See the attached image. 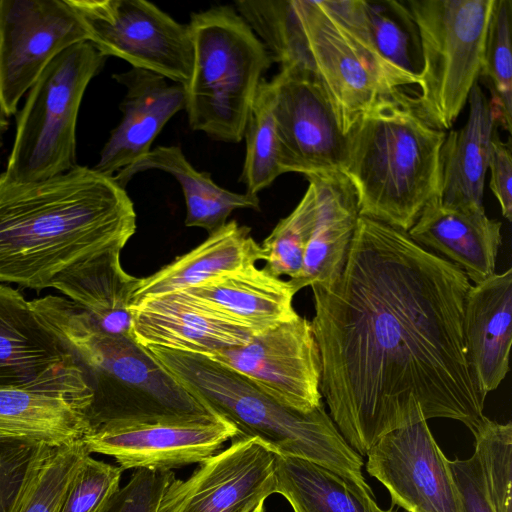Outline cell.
Listing matches in <instances>:
<instances>
[{"mask_svg": "<svg viewBox=\"0 0 512 512\" xmlns=\"http://www.w3.org/2000/svg\"><path fill=\"white\" fill-rule=\"evenodd\" d=\"M470 286L407 232L364 216L338 280L310 286L321 395L359 455L421 420H456L472 434L483 422L486 395L463 336Z\"/></svg>", "mask_w": 512, "mask_h": 512, "instance_id": "cell-1", "label": "cell"}, {"mask_svg": "<svg viewBox=\"0 0 512 512\" xmlns=\"http://www.w3.org/2000/svg\"><path fill=\"white\" fill-rule=\"evenodd\" d=\"M136 231L134 204L113 177L76 165L33 182L0 177V283L36 290Z\"/></svg>", "mask_w": 512, "mask_h": 512, "instance_id": "cell-2", "label": "cell"}, {"mask_svg": "<svg viewBox=\"0 0 512 512\" xmlns=\"http://www.w3.org/2000/svg\"><path fill=\"white\" fill-rule=\"evenodd\" d=\"M446 133L402 91L380 98L345 134L342 173L360 216L405 232L439 197L440 154Z\"/></svg>", "mask_w": 512, "mask_h": 512, "instance_id": "cell-3", "label": "cell"}, {"mask_svg": "<svg viewBox=\"0 0 512 512\" xmlns=\"http://www.w3.org/2000/svg\"><path fill=\"white\" fill-rule=\"evenodd\" d=\"M30 302L84 370L92 391L85 412L91 431L112 423L221 417L133 338L103 331L71 300L46 295Z\"/></svg>", "mask_w": 512, "mask_h": 512, "instance_id": "cell-4", "label": "cell"}, {"mask_svg": "<svg viewBox=\"0 0 512 512\" xmlns=\"http://www.w3.org/2000/svg\"><path fill=\"white\" fill-rule=\"evenodd\" d=\"M145 349L211 410L231 422L238 430L236 437H256L276 455L314 462L371 490L362 474V456L344 439L323 403L300 412L205 355Z\"/></svg>", "mask_w": 512, "mask_h": 512, "instance_id": "cell-5", "label": "cell"}, {"mask_svg": "<svg viewBox=\"0 0 512 512\" xmlns=\"http://www.w3.org/2000/svg\"><path fill=\"white\" fill-rule=\"evenodd\" d=\"M188 26L193 47L192 73L184 87L189 125L215 140L239 143L273 61L232 7L192 14Z\"/></svg>", "mask_w": 512, "mask_h": 512, "instance_id": "cell-6", "label": "cell"}, {"mask_svg": "<svg viewBox=\"0 0 512 512\" xmlns=\"http://www.w3.org/2000/svg\"><path fill=\"white\" fill-rule=\"evenodd\" d=\"M301 25L308 69L322 85L345 135L380 98L407 86L376 53L361 0H292Z\"/></svg>", "mask_w": 512, "mask_h": 512, "instance_id": "cell-7", "label": "cell"}, {"mask_svg": "<svg viewBox=\"0 0 512 512\" xmlns=\"http://www.w3.org/2000/svg\"><path fill=\"white\" fill-rule=\"evenodd\" d=\"M105 61L106 57L86 41L67 48L46 67L16 113L13 145L1 178L39 181L78 165L79 109L88 84Z\"/></svg>", "mask_w": 512, "mask_h": 512, "instance_id": "cell-8", "label": "cell"}, {"mask_svg": "<svg viewBox=\"0 0 512 512\" xmlns=\"http://www.w3.org/2000/svg\"><path fill=\"white\" fill-rule=\"evenodd\" d=\"M421 69L414 97L433 126H453L480 77L494 0H407Z\"/></svg>", "mask_w": 512, "mask_h": 512, "instance_id": "cell-9", "label": "cell"}, {"mask_svg": "<svg viewBox=\"0 0 512 512\" xmlns=\"http://www.w3.org/2000/svg\"><path fill=\"white\" fill-rule=\"evenodd\" d=\"M106 58L158 74L185 87L193 64L188 24H180L144 0H67Z\"/></svg>", "mask_w": 512, "mask_h": 512, "instance_id": "cell-10", "label": "cell"}, {"mask_svg": "<svg viewBox=\"0 0 512 512\" xmlns=\"http://www.w3.org/2000/svg\"><path fill=\"white\" fill-rule=\"evenodd\" d=\"M0 387L64 397L85 416L92 391L74 352L17 290L0 284Z\"/></svg>", "mask_w": 512, "mask_h": 512, "instance_id": "cell-11", "label": "cell"}, {"mask_svg": "<svg viewBox=\"0 0 512 512\" xmlns=\"http://www.w3.org/2000/svg\"><path fill=\"white\" fill-rule=\"evenodd\" d=\"M67 0H0V109L9 118L46 67L88 41ZM89 42V41H88Z\"/></svg>", "mask_w": 512, "mask_h": 512, "instance_id": "cell-12", "label": "cell"}, {"mask_svg": "<svg viewBox=\"0 0 512 512\" xmlns=\"http://www.w3.org/2000/svg\"><path fill=\"white\" fill-rule=\"evenodd\" d=\"M207 357L288 408L310 412L323 403L318 344L311 321L300 315Z\"/></svg>", "mask_w": 512, "mask_h": 512, "instance_id": "cell-13", "label": "cell"}, {"mask_svg": "<svg viewBox=\"0 0 512 512\" xmlns=\"http://www.w3.org/2000/svg\"><path fill=\"white\" fill-rule=\"evenodd\" d=\"M271 81L283 173L306 178L342 173L345 135L316 76L302 68H284Z\"/></svg>", "mask_w": 512, "mask_h": 512, "instance_id": "cell-14", "label": "cell"}, {"mask_svg": "<svg viewBox=\"0 0 512 512\" xmlns=\"http://www.w3.org/2000/svg\"><path fill=\"white\" fill-rule=\"evenodd\" d=\"M274 462L275 453L258 438L234 437L188 478H174L157 512H252L276 492Z\"/></svg>", "mask_w": 512, "mask_h": 512, "instance_id": "cell-15", "label": "cell"}, {"mask_svg": "<svg viewBox=\"0 0 512 512\" xmlns=\"http://www.w3.org/2000/svg\"><path fill=\"white\" fill-rule=\"evenodd\" d=\"M366 470L407 512H461L448 458L426 420L382 436L367 452Z\"/></svg>", "mask_w": 512, "mask_h": 512, "instance_id": "cell-16", "label": "cell"}, {"mask_svg": "<svg viewBox=\"0 0 512 512\" xmlns=\"http://www.w3.org/2000/svg\"><path fill=\"white\" fill-rule=\"evenodd\" d=\"M238 435L223 417L187 421L112 423L102 425L83 440L90 453L113 457L122 470L171 471L201 463Z\"/></svg>", "mask_w": 512, "mask_h": 512, "instance_id": "cell-17", "label": "cell"}, {"mask_svg": "<svg viewBox=\"0 0 512 512\" xmlns=\"http://www.w3.org/2000/svg\"><path fill=\"white\" fill-rule=\"evenodd\" d=\"M130 316L131 335L144 348L160 347L211 356L245 345L255 334L180 292L132 303Z\"/></svg>", "mask_w": 512, "mask_h": 512, "instance_id": "cell-18", "label": "cell"}, {"mask_svg": "<svg viewBox=\"0 0 512 512\" xmlns=\"http://www.w3.org/2000/svg\"><path fill=\"white\" fill-rule=\"evenodd\" d=\"M112 77L127 89L120 105L123 116L93 167L110 177L145 156L165 124L186 103L184 87L169 84L158 74L132 68Z\"/></svg>", "mask_w": 512, "mask_h": 512, "instance_id": "cell-19", "label": "cell"}, {"mask_svg": "<svg viewBox=\"0 0 512 512\" xmlns=\"http://www.w3.org/2000/svg\"><path fill=\"white\" fill-rule=\"evenodd\" d=\"M501 227L500 221L488 218L484 208L447 206L435 198L407 233L414 242L452 262L478 284L495 274Z\"/></svg>", "mask_w": 512, "mask_h": 512, "instance_id": "cell-20", "label": "cell"}, {"mask_svg": "<svg viewBox=\"0 0 512 512\" xmlns=\"http://www.w3.org/2000/svg\"><path fill=\"white\" fill-rule=\"evenodd\" d=\"M463 336L481 391L496 390L509 371L512 342V269L471 285L465 300Z\"/></svg>", "mask_w": 512, "mask_h": 512, "instance_id": "cell-21", "label": "cell"}, {"mask_svg": "<svg viewBox=\"0 0 512 512\" xmlns=\"http://www.w3.org/2000/svg\"><path fill=\"white\" fill-rule=\"evenodd\" d=\"M307 179L316 186L318 203L302 270L288 280L295 294L313 284L328 287L338 280L360 217L355 191L343 173Z\"/></svg>", "mask_w": 512, "mask_h": 512, "instance_id": "cell-22", "label": "cell"}, {"mask_svg": "<svg viewBox=\"0 0 512 512\" xmlns=\"http://www.w3.org/2000/svg\"><path fill=\"white\" fill-rule=\"evenodd\" d=\"M179 292L254 333L299 315L293 307L295 292L289 282L255 265L222 274Z\"/></svg>", "mask_w": 512, "mask_h": 512, "instance_id": "cell-23", "label": "cell"}, {"mask_svg": "<svg viewBox=\"0 0 512 512\" xmlns=\"http://www.w3.org/2000/svg\"><path fill=\"white\" fill-rule=\"evenodd\" d=\"M467 102L466 123L446 134L441 148L438 199L452 207L484 208L490 145L498 125L490 98L478 83Z\"/></svg>", "mask_w": 512, "mask_h": 512, "instance_id": "cell-24", "label": "cell"}, {"mask_svg": "<svg viewBox=\"0 0 512 512\" xmlns=\"http://www.w3.org/2000/svg\"><path fill=\"white\" fill-rule=\"evenodd\" d=\"M122 249L107 248L72 264L48 287L68 296L103 331L133 338L130 306L140 278L122 268Z\"/></svg>", "mask_w": 512, "mask_h": 512, "instance_id": "cell-25", "label": "cell"}, {"mask_svg": "<svg viewBox=\"0 0 512 512\" xmlns=\"http://www.w3.org/2000/svg\"><path fill=\"white\" fill-rule=\"evenodd\" d=\"M258 260H264V251L251 236L250 228L234 220L227 222L194 249L176 257L155 273L140 278L132 303L182 291L222 274L255 265Z\"/></svg>", "mask_w": 512, "mask_h": 512, "instance_id": "cell-26", "label": "cell"}, {"mask_svg": "<svg viewBox=\"0 0 512 512\" xmlns=\"http://www.w3.org/2000/svg\"><path fill=\"white\" fill-rule=\"evenodd\" d=\"M467 459H448L461 512H512V423L487 417Z\"/></svg>", "mask_w": 512, "mask_h": 512, "instance_id": "cell-27", "label": "cell"}, {"mask_svg": "<svg viewBox=\"0 0 512 512\" xmlns=\"http://www.w3.org/2000/svg\"><path fill=\"white\" fill-rule=\"evenodd\" d=\"M150 169L171 174L181 185L188 227H200L211 234L222 228L236 209L260 210L258 195L220 187L209 174L197 171L178 146H157L113 178L125 187L135 174Z\"/></svg>", "mask_w": 512, "mask_h": 512, "instance_id": "cell-28", "label": "cell"}, {"mask_svg": "<svg viewBox=\"0 0 512 512\" xmlns=\"http://www.w3.org/2000/svg\"><path fill=\"white\" fill-rule=\"evenodd\" d=\"M274 471L275 493L294 512H397L379 507L372 490L314 462L275 454Z\"/></svg>", "mask_w": 512, "mask_h": 512, "instance_id": "cell-29", "label": "cell"}, {"mask_svg": "<svg viewBox=\"0 0 512 512\" xmlns=\"http://www.w3.org/2000/svg\"><path fill=\"white\" fill-rule=\"evenodd\" d=\"M91 428L68 399L25 389L0 387V434L57 447L84 438Z\"/></svg>", "mask_w": 512, "mask_h": 512, "instance_id": "cell-30", "label": "cell"}, {"mask_svg": "<svg viewBox=\"0 0 512 512\" xmlns=\"http://www.w3.org/2000/svg\"><path fill=\"white\" fill-rule=\"evenodd\" d=\"M369 40L379 57L406 83H418L421 59L419 40L403 2L361 0Z\"/></svg>", "mask_w": 512, "mask_h": 512, "instance_id": "cell-31", "label": "cell"}, {"mask_svg": "<svg viewBox=\"0 0 512 512\" xmlns=\"http://www.w3.org/2000/svg\"><path fill=\"white\" fill-rule=\"evenodd\" d=\"M274 86L263 79L247 118L244 137L246 156L240 181L246 192L257 195L283 174L274 118Z\"/></svg>", "mask_w": 512, "mask_h": 512, "instance_id": "cell-32", "label": "cell"}, {"mask_svg": "<svg viewBox=\"0 0 512 512\" xmlns=\"http://www.w3.org/2000/svg\"><path fill=\"white\" fill-rule=\"evenodd\" d=\"M512 1L494 0L480 76L488 80L497 125L512 132Z\"/></svg>", "mask_w": 512, "mask_h": 512, "instance_id": "cell-33", "label": "cell"}, {"mask_svg": "<svg viewBox=\"0 0 512 512\" xmlns=\"http://www.w3.org/2000/svg\"><path fill=\"white\" fill-rule=\"evenodd\" d=\"M294 210L281 219L264 239L265 269L275 277L282 275L294 279L299 276L305 249L314 225L318 194L313 181Z\"/></svg>", "mask_w": 512, "mask_h": 512, "instance_id": "cell-34", "label": "cell"}, {"mask_svg": "<svg viewBox=\"0 0 512 512\" xmlns=\"http://www.w3.org/2000/svg\"><path fill=\"white\" fill-rule=\"evenodd\" d=\"M90 454L83 438L53 447L33 474L14 512H59L75 474Z\"/></svg>", "mask_w": 512, "mask_h": 512, "instance_id": "cell-35", "label": "cell"}, {"mask_svg": "<svg viewBox=\"0 0 512 512\" xmlns=\"http://www.w3.org/2000/svg\"><path fill=\"white\" fill-rule=\"evenodd\" d=\"M53 447L0 434V512H14L33 474Z\"/></svg>", "mask_w": 512, "mask_h": 512, "instance_id": "cell-36", "label": "cell"}, {"mask_svg": "<svg viewBox=\"0 0 512 512\" xmlns=\"http://www.w3.org/2000/svg\"><path fill=\"white\" fill-rule=\"evenodd\" d=\"M123 470L88 456L75 474L59 512H101L120 488Z\"/></svg>", "mask_w": 512, "mask_h": 512, "instance_id": "cell-37", "label": "cell"}, {"mask_svg": "<svg viewBox=\"0 0 512 512\" xmlns=\"http://www.w3.org/2000/svg\"><path fill=\"white\" fill-rule=\"evenodd\" d=\"M174 478L172 471L136 469L101 512H157L162 495Z\"/></svg>", "mask_w": 512, "mask_h": 512, "instance_id": "cell-38", "label": "cell"}, {"mask_svg": "<svg viewBox=\"0 0 512 512\" xmlns=\"http://www.w3.org/2000/svg\"><path fill=\"white\" fill-rule=\"evenodd\" d=\"M490 189L497 199L502 215L512 220V154L510 142H503L495 131L490 145L488 160Z\"/></svg>", "mask_w": 512, "mask_h": 512, "instance_id": "cell-39", "label": "cell"}, {"mask_svg": "<svg viewBox=\"0 0 512 512\" xmlns=\"http://www.w3.org/2000/svg\"><path fill=\"white\" fill-rule=\"evenodd\" d=\"M10 122L9 118L0 109V146L3 143L4 134L9 129Z\"/></svg>", "mask_w": 512, "mask_h": 512, "instance_id": "cell-40", "label": "cell"}, {"mask_svg": "<svg viewBox=\"0 0 512 512\" xmlns=\"http://www.w3.org/2000/svg\"><path fill=\"white\" fill-rule=\"evenodd\" d=\"M252 512H265L264 503L257 506Z\"/></svg>", "mask_w": 512, "mask_h": 512, "instance_id": "cell-41", "label": "cell"}]
</instances>
